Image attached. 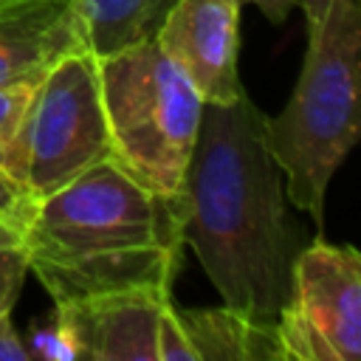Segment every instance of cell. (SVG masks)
I'll list each match as a JSON object with an SVG mask.
<instances>
[{"label": "cell", "instance_id": "cell-11", "mask_svg": "<svg viewBox=\"0 0 361 361\" xmlns=\"http://www.w3.org/2000/svg\"><path fill=\"white\" fill-rule=\"evenodd\" d=\"M175 0H73L79 31L93 54H110L152 37Z\"/></svg>", "mask_w": 361, "mask_h": 361}, {"label": "cell", "instance_id": "cell-6", "mask_svg": "<svg viewBox=\"0 0 361 361\" xmlns=\"http://www.w3.org/2000/svg\"><path fill=\"white\" fill-rule=\"evenodd\" d=\"M285 361L361 358V257L316 240L296 251L290 288L274 319Z\"/></svg>", "mask_w": 361, "mask_h": 361}, {"label": "cell", "instance_id": "cell-17", "mask_svg": "<svg viewBox=\"0 0 361 361\" xmlns=\"http://www.w3.org/2000/svg\"><path fill=\"white\" fill-rule=\"evenodd\" d=\"M240 3H251V6H257L271 23H285L288 20V14L299 6V0H240Z\"/></svg>", "mask_w": 361, "mask_h": 361}, {"label": "cell", "instance_id": "cell-2", "mask_svg": "<svg viewBox=\"0 0 361 361\" xmlns=\"http://www.w3.org/2000/svg\"><path fill=\"white\" fill-rule=\"evenodd\" d=\"M183 197L161 195L110 158L34 203L20 226L28 271L54 305L172 290L183 265Z\"/></svg>", "mask_w": 361, "mask_h": 361}, {"label": "cell", "instance_id": "cell-1", "mask_svg": "<svg viewBox=\"0 0 361 361\" xmlns=\"http://www.w3.org/2000/svg\"><path fill=\"white\" fill-rule=\"evenodd\" d=\"M282 169L271 155L262 110L243 93L203 104L183 175V240L223 305L274 322L296 257Z\"/></svg>", "mask_w": 361, "mask_h": 361}, {"label": "cell", "instance_id": "cell-3", "mask_svg": "<svg viewBox=\"0 0 361 361\" xmlns=\"http://www.w3.org/2000/svg\"><path fill=\"white\" fill-rule=\"evenodd\" d=\"M361 0H330L324 20L307 31L299 82L279 116L265 118L271 155L288 197L324 223L327 186L358 141Z\"/></svg>", "mask_w": 361, "mask_h": 361}, {"label": "cell", "instance_id": "cell-16", "mask_svg": "<svg viewBox=\"0 0 361 361\" xmlns=\"http://www.w3.org/2000/svg\"><path fill=\"white\" fill-rule=\"evenodd\" d=\"M31 350L11 324V310L0 313V361H28Z\"/></svg>", "mask_w": 361, "mask_h": 361}, {"label": "cell", "instance_id": "cell-12", "mask_svg": "<svg viewBox=\"0 0 361 361\" xmlns=\"http://www.w3.org/2000/svg\"><path fill=\"white\" fill-rule=\"evenodd\" d=\"M39 76L42 71L14 79V82H0V172L6 178H11L20 127H23V118H25V110H28V102L34 96Z\"/></svg>", "mask_w": 361, "mask_h": 361}, {"label": "cell", "instance_id": "cell-4", "mask_svg": "<svg viewBox=\"0 0 361 361\" xmlns=\"http://www.w3.org/2000/svg\"><path fill=\"white\" fill-rule=\"evenodd\" d=\"M99 56V54H96ZM110 161L161 195H178L203 99L152 37L99 56Z\"/></svg>", "mask_w": 361, "mask_h": 361}, {"label": "cell", "instance_id": "cell-9", "mask_svg": "<svg viewBox=\"0 0 361 361\" xmlns=\"http://www.w3.org/2000/svg\"><path fill=\"white\" fill-rule=\"evenodd\" d=\"M73 45H85L73 0H0V82L39 73Z\"/></svg>", "mask_w": 361, "mask_h": 361}, {"label": "cell", "instance_id": "cell-14", "mask_svg": "<svg viewBox=\"0 0 361 361\" xmlns=\"http://www.w3.org/2000/svg\"><path fill=\"white\" fill-rule=\"evenodd\" d=\"M155 355L158 361H197L195 350L186 338V330L178 319L175 302L169 299L158 316V336H155Z\"/></svg>", "mask_w": 361, "mask_h": 361}, {"label": "cell", "instance_id": "cell-7", "mask_svg": "<svg viewBox=\"0 0 361 361\" xmlns=\"http://www.w3.org/2000/svg\"><path fill=\"white\" fill-rule=\"evenodd\" d=\"M240 0H175L152 39L192 82L203 104L240 99Z\"/></svg>", "mask_w": 361, "mask_h": 361}, {"label": "cell", "instance_id": "cell-18", "mask_svg": "<svg viewBox=\"0 0 361 361\" xmlns=\"http://www.w3.org/2000/svg\"><path fill=\"white\" fill-rule=\"evenodd\" d=\"M299 8L305 11L307 31H313V28L324 20V14H327V8H330V0H299Z\"/></svg>", "mask_w": 361, "mask_h": 361}, {"label": "cell", "instance_id": "cell-10", "mask_svg": "<svg viewBox=\"0 0 361 361\" xmlns=\"http://www.w3.org/2000/svg\"><path fill=\"white\" fill-rule=\"evenodd\" d=\"M178 319L197 361H285L276 324L231 305L178 307Z\"/></svg>", "mask_w": 361, "mask_h": 361}, {"label": "cell", "instance_id": "cell-15", "mask_svg": "<svg viewBox=\"0 0 361 361\" xmlns=\"http://www.w3.org/2000/svg\"><path fill=\"white\" fill-rule=\"evenodd\" d=\"M31 209H34V203L23 195V189L11 178H6L0 172V220H6V223L20 228L28 220Z\"/></svg>", "mask_w": 361, "mask_h": 361}, {"label": "cell", "instance_id": "cell-8", "mask_svg": "<svg viewBox=\"0 0 361 361\" xmlns=\"http://www.w3.org/2000/svg\"><path fill=\"white\" fill-rule=\"evenodd\" d=\"M172 290H121L54 305V322L73 358L158 361V316Z\"/></svg>", "mask_w": 361, "mask_h": 361}, {"label": "cell", "instance_id": "cell-5", "mask_svg": "<svg viewBox=\"0 0 361 361\" xmlns=\"http://www.w3.org/2000/svg\"><path fill=\"white\" fill-rule=\"evenodd\" d=\"M110 158L99 56L73 45L48 62L28 102L11 180L37 203Z\"/></svg>", "mask_w": 361, "mask_h": 361}, {"label": "cell", "instance_id": "cell-13", "mask_svg": "<svg viewBox=\"0 0 361 361\" xmlns=\"http://www.w3.org/2000/svg\"><path fill=\"white\" fill-rule=\"evenodd\" d=\"M28 276V257L20 228L0 220V313L11 310Z\"/></svg>", "mask_w": 361, "mask_h": 361}]
</instances>
